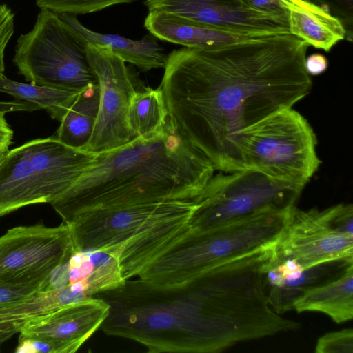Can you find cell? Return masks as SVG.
<instances>
[{
	"instance_id": "9",
	"label": "cell",
	"mask_w": 353,
	"mask_h": 353,
	"mask_svg": "<svg viewBox=\"0 0 353 353\" xmlns=\"http://www.w3.org/2000/svg\"><path fill=\"white\" fill-rule=\"evenodd\" d=\"M274 254L303 269L331 261H353L352 205L339 203L323 210L292 206Z\"/></svg>"
},
{
	"instance_id": "26",
	"label": "cell",
	"mask_w": 353,
	"mask_h": 353,
	"mask_svg": "<svg viewBox=\"0 0 353 353\" xmlns=\"http://www.w3.org/2000/svg\"><path fill=\"white\" fill-rule=\"evenodd\" d=\"M135 1L137 0H36V5L40 9L77 16L99 12L111 6Z\"/></svg>"
},
{
	"instance_id": "19",
	"label": "cell",
	"mask_w": 353,
	"mask_h": 353,
	"mask_svg": "<svg viewBox=\"0 0 353 353\" xmlns=\"http://www.w3.org/2000/svg\"><path fill=\"white\" fill-rule=\"evenodd\" d=\"M287 11L289 32L309 46L329 52L345 39L341 21L310 0H281Z\"/></svg>"
},
{
	"instance_id": "1",
	"label": "cell",
	"mask_w": 353,
	"mask_h": 353,
	"mask_svg": "<svg viewBox=\"0 0 353 353\" xmlns=\"http://www.w3.org/2000/svg\"><path fill=\"white\" fill-rule=\"evenodd\" d=\"M308 47L286 33L174 50L168 54L159 87L168 113L215 170H246L240 133L310 93Z\"/></svg>"
},
{
	"instance_id": "11",
	"label": "cell",
	"mask_w": 353,
	"mask_h": 353,
	"mask_svg": "<svg viewBox=\"0 0 353 353\" xmlns=\"http://www.w3.org/2000/svg\"><path fill=\"white\" fill-rule=\"evenodd\" d=\"M86 52L97 78L100 97L95 126L84 150L99 154L134 139L128 113L136 90L134 77L125 62L108 47L87 44Z\"/></svg>"
},
{
	"instance_id": "4",
	"label": "cell",
	"mask_w": 353,
	"mask_h": 353,
	"mask_svg": "<svg viewBox=\"0 0 353 353\" xmlns=\"http://www.w3.org/2000/svg\"><path fill=\"white\" fill-rule=\"evenodd\" d=\"M197 206L194 201H170L99 208L77 216L67 225L76 252L101 250L112 254L128 280L139 276L190 230V221Z\"/></svg>"
},
{
	"instance_id": "35",
	"label": "cell",
	"mask_w": 353,
	"mask_h": 353,
	"mask_svg": "<svg viewBox=\"0 0 353 353\" xmlns=\"http://www.w3.org/2000/svg\"><path fill=\"white\" fill-rule=\"evenodd\" d=\"M1 154V153H0Z\"/></svg>"
},
{
	"instance_id": "22",
	"label": "cell",
	"mask_w": 353,
	"mask_h": 353,
	"mask_svg": "<svg viewBox=\"0 0 353 353\" xmlns=\"http://www.w3.org/2000/svg\"><path fill=\"white\" fill-rule=\"evenodd\" d=\"M353 261L335 260L321 263L285 278L279 285L264 288L271 307L279 314L293 310L295 301L309 290L340 276Z\"/></svg>"
},
{
	"instance_id": "14",
	"label": "cell",
	"mask_w": 353,
	"mask_h": 353,
	"mask_svg": "<svg viewBox=\"0 0 353 353\" xmlns=\"http://www.w3.org/2000/svg\"><path fill=\"white\" fill-rule=\"evenodd\" d=\"M26 143L41 203H50L67 190L97 155L70 147L54 136Z\"/></svg>"
},
{
	"instance_id": "6",
	"label": "cell",
	"mask_w": 353,
	"mask_h": 353,
	"mask_svg": "<svg viewBox=\"0 0 353 353\" xmlns=\"http://www.w3.org/2000/svg\"><path fill=\"white\" fill-rule=\"evenodd\" d=\"M316 134L292 108L281 110L243 130L239 148L246 169L305 187L321 161Z\"/></svg>"
},
{
	"instance_id": "16",
	"label": "cell",
	"mask_w": 353,
	"mask_h": 353,
	"mask_svg": "<svg viewBox=\"0 0 353 353\" xmlns=\"http://www.w3.org/2000/svg\"><path fill=\"white\" fill-rule=\"evenodd\" d=\"M67 285L85 299L123 285L118 261L101 250L75 252L65 264Z\"/></svg>"
},
{
	"instance_id": "25",
	"label": "cell",
	"mask_w": 353,
	"mask_h": 353,
	"mask_svg": "<svg viewBox=\"0 0 353 353\" xmlns=\"http://www.w3.org/2000/svg\"><path fill=\"white\" fill-rule=\"evenodd\" d=\"M168 116L160 88L136 90L128 113V125L134 138L153 134L161 127Z\"/></svg>"
},
{
	"instance_id": "33",
	"label": "cell",
	"mask_w": 353,
	"mask_h": 353,
	"mask_svg": "<svg viewBox=\"0 0 353 353\" xmlns=\"http://www.w3.org/2000/svg\"><path fill=\"white\" fill-rule=\"evenodd\" d=\"M5 112L0 110V153L8 150L13 137V131L5 118Z\"/></svg>"
},
{
	"instance_id": "10",
	"label": "cell",
	"mask_w": 353,
	"mask_h": 353,
	"mask_svg": "<svg viewBox=\"0 0 353 353\" xmlns=\"http://www.w3.org/2000/svg\"><path fill=\"white\" fill-rule=\"evenodd\" d=\"M76 252L69 226H18L0 236V281L32 284L50 281Z\"/></svg>"
},
{
	"instance_id": "34",
	"label": "cell",
	"mask_w": 353,
	"mask_h": 353,
	"mask_svg": "<svg viewBox=\"0 0 353 353\" xmlns=\"http://www.w3.org/2000/svg\"><path fill=\"white\" fill-rule=\"evenodd\" d=\"M6 152L1 153V154H0V162L1 161V160L3 159V158L4 157V156H5V154H6Z\"/></svg>"
},
{
	"instance_id": "8",
	"label": "cell",
	"mask_w": 353,
	"mask_h": 353,
	"mask_svg": "<svg viewBox=\"0 0 353 353\" xmlns=\"http://www.w3.org/2000/svg\"><path fill=\"white\" fill-rule=\"evenodd\" d=\"M213 175L194 200L190 230L200 231L242 217L294 205L304 187L246 169Z\"/></svg>"
},
{
	"instance_id": "31",
	"label": "cell",
	"mask_w": 353,
	"mask_h": 353,
	"mask_svg": "<svg viewBox=\"0 0 353 353\" xmlns=\"http://www.w3.org/2000/svg\"><path fill=\"white\" fill-rule=\"evenodd\" d=\"M256 10L288 18L287 11L281 0H243Z\"/></svg>"
},
{
	"instance_id": "3",
	"label": "cell",
	"mask_w": 353,
	"mask_h": 353,
	"mask_svg": "<svg viewBox=\"0 0 353 353\" xmlns=\"http://www.w3.org/2000/svg\"><path fill=\"white\" fill-rule=\"evenodd\" d=\"M214 171L168 114L153 134L97 154L83 174L50 203L68 224L99 208L194 201Z\"/></svg>"
},
{
	"instance_id": "23",
	"label": "cell",
	"mask_w": 353,
	"mask_h": 353,
	"mask_svg": "<svg viewBox=\"0 0 353 353\" xmlns=\"http://www.w3.org/2000/svg\"><path fill=\"white\" fill-rule=\"evenodd\" d=\"M99 97L98 83L85 88L59 121L54 137L70 147L84 150L95 126Z\"/></svg>"
},
{
	"instance_id": "15",
	"label": "cell",
	"mask_w": 353,
	"mask_h": 353,
	"mask_svg": "<svg viewBox=\"0 0 353 353\" xmlns=\"http://www.w3.org/2000/svg\"><path fill=\"white\" fill-rule=\"evenodd\" d=\"M144 27L158 39L189 48H218L268 36L219 29L157 11L148 12Z\"/></svg>"
},
{
	"instance_id": "24",
	"label": "cell",
	"mask_w": 353,
	"mask_h": 353,
	"mask_svg": "<svg viewBox=\"0 0 353 353\" xmlns=\"http://www.w3.org/2000/svg\"><path fill=\"white\" fill-rule=\"evenodd\" d=\"M84 88H59L32 83H20L6 76L0 77V92L30 103L37 109L45 110L52 119L59 121Z\"/></svg>"
},
{
	"instance_id": "20",
	"label": "cell",
	"mask_w": 353,
	"mask_h": 353,
	"mask_svg": "<svg viewBox=\"0 0 353 353\" xmlns=\"http://www.w3.org/2000/svg\"><path fill=\"white\" fill-rule=\"evenodd\" d=\"M86 299L68 285L50 288L0 308V345L31 320L60 306Z\"/></svg>"
},
{
	"instance_id": "17",
	"label": "cell",
	"mask_w": 353,
	"mask_h": 353,
	"mask_svg": "<svg viewBox=\"0 0 353 353\" xmlns=\"http://www.w3.org/2000/svg\"><path fill=\"white\" fill-rule=\"evenodd\" d=\"M86 44L108 47L113 53L143 71L165 68L168 54L151 33L134 40L118 34L95 32L83 25L76 15L59 14Z\"/></svg>"
},
{
	"instance_id": "30",
	"label": "cell",
	"mask_w": 353,
	"mask_h": 353,
	"mask_svg": "<svg viewBox=\"0 0 353 353\" xmlns=\"http://www.w3.org/2000/svg\"><path fill=\"white\" fill-rule=\"evenodd\" d=\"M14 32V14L6 4L0 5V77L5 75V51Z\"/></svg>"
},
{
	"instance_id": "21",
	"label": "cell",
	"mask_w": 353,
	"mask_h": 353,
	"mask_svg": "<svg viewBox=\"0 0 353 353\" xmlns=\"http://www.w3.org/2000/svg\"><path fill=\"white\" fill-rule=\"evenodd\" d=\"M297 312H319L341 323L353 317V263L337 278L307 291L293 305Z\"/></svg>"
},
{
	"instance_id": "32",
	"label": "cell",
	"mask_w": 353,
	"mask_h": 353,
	"mask_svg": "<svg viewBox=\"0 0 353 353\" xmlns=\"http://www.w3.org/2000/svg\"><path fill=\"white\" fill-rule=\"evenodd\" d=\"M327 58L321 54L315 53L305 57V68L309 75H319L327 68Z\"/></svg>"
},
{
	"instance_id": "28",
	"label": "cell",
	"mask_w": 353,
	"mask_h": 353,
	"mask_svg": "<svg viewBox=\"0 0 353 353\" xmlns=\"http://www.w3.org/2000/svg\"><path fill=\"white\" fill-rule=\"evenodd\" d=\"M337 18L345 30V39L353 38V0H310Z\"/></svg>"
},
{
	"instance_id": "27",
	"label": "cell",
	"mask_w": 353,
	"mask_h": 353,
	"mask_svg": "<svg viewBox=\"0 0 353 353\" xmlns=\"http://www.w3.org/2000/svg\"><path fill=\"white\" fill-rule=\"evenodd\" d=\"M316 353H352L353 330L345 328L326 333L316 343Z\"/></svg>"
},
{
	"instance_id": "5",
	"label": "cell",
	"mask_w": 353,
	"mask_h": 353,
	"mask_svg": "<svg viewBox=\"0 0 353 353\" xmlns=\"http://www.w3.org/2000/svg\"><path fill=\"white\" fill-rule=\"evenodd\" d=\"M289 210H264L207 230H190L152 261L139 279L181 283L223 261L274 243Z\"/></svg>"
},
{
	"instance_id": "29",
	"label": "cell",
	"mask_w": 353,
	"mask_h": 353,
	"mask_svg": "<svg viewBox=\"0 0 353 353\" xmlns=\"http://www.w3.org/2000/svg\"><path fill=\"white\" fill-rule=\"evenodd\" d=\"M50 288H52L51 279L32 284H12L0 281V308Z\"/></svg>"
},
{
	"instance_id": "2",
	"label": "cell",
	"mask_w": 353,
	"mask_h": 353,
	"mask_svg": "<svg viewBox=\"0 0 353 353\" xmlns=\"http://www.w3.org/2000/svg\"><path fill=\"white\" fill-rule=\"evenodd\" d=\"M110 305L101 327L150 353L221 352L261 339L272 311L256 261L241 255L177 284L138 279L96 294Z\"/></svg>"
},
{
	"instance_id": "13",
	"label": "cell",
	"mask_w": 353,
	"mask_h": 353,
	"mask_svg": "<svg viewBox=\"0 0 353 353\" xmlns=\"http://www.w3.org/2000/svg\"><path fill=\"white\" fill-rule=\"evenodd\" d=\"M109 308L97 296L60 306L30 321L19 332V340H46L54 345L56 353L75 352L101 327Z\"/></svg>"
},
{
	"instance_id": "7",
	"label": "cell",
	"mask_w": 353,
	"mask_h": 353,
	"mask_svg": "<svg viewBox=\"0 0 353 353\" xmlns=\"http://www.w3.org/2000/svg\"><path fill=\"white\" fill-rule=\"evenodd\" d=\"M86 45L59 14L40 9L32 30L17 41L13 63L29 83L83 89L98 83Z\"/></svg>"
},
{
	"instance_id": "18",
	"label": "cell",
	"mask_w": 353,
	"mask_h": 353,
	"mask_svg": "<svg viewBox=\"0 0 353 353\" xmlns=\"http://www.w3.org/2000/svg\"><path fill=\"white\" fill-rule=\"evenodd\" d=\"M41 203L27 143L8 150L0 162V216Z\"/></svg>"
},
{
	"instance_id": "12",
	"label": "cell",
	"mask_w": 353,
	"mask_h": 353,
	"mask_svg": "<svg viewBox=\"0 0 353 353\" xmlns=\"http://www.w3.org/2000/svg\"><path fill=\"white\" fill-rule=\"evenodd\" d=\"M143 4L148 12H163L225 30L290 33L287 17L256 10L243 0H145Z\"/></svg>"
}]
</instances>
